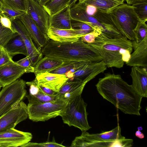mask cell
<instances>
[{
    "label": "cell",
    "mask_w": 147,
    "mask_h": 147,
    "mask_svg": "<svg viewBox=\"0 0 147 147\" xmlns=\"http://www.w3.org/2000/svg\"><path fill=\"white\" fill-rule=\"evenodd\" d=\"M95 86L98 92L104 99L124 113L140 115L143 97L120 75L105 73Z\"/></svg>",
    "instance_id": "obj_1"
},
{
    "label": "cell",
    "mask_w": 147,
    "mask_h": 147,
    "mask_svg": "<svg viewBox=\"0 0 147 147\" xmlns=\"http://www.w3.org/2000/svg\"><path fill=\"white\" fill-rule=\"evenodd\" d=\"M88 44L98 53L108 67H122L129 60L133 49L132 41L126 37L109 38L102 33L94 42Z\"/></svg>",
    "instance_id": "obj_2"
},
{
    "label": "cell",
    "mask_w": 147,
    "mask_h": 147,
    "mask_svg": "<svg viewBox=\"0 0 147 147\" xmlns=\"http://www.w3.org/2000/svg\"><path fill=\"white\" fill-rule=\"evenodd\" d=\"M41 52L45 56L65 61L94 62L102 60L97 51L81 38L74 42H60L49 39Z\"/></svg>",
    "instance_id": "obj_3"
},
{
    "label": "cell",
    "mask_w": 147,
    "mask_h": 147,
    "mask_svg": "<svg viewBox=\"0 0 147 147\" xmlns=\"http://www.w3.org/2000/svg\"><path fill=\"white\" fill-rule=\"evenodd\" d=\"M121 128L118 125L113 129L96 134H90L86 131L76 137L70 147H126L128 141L121 134Z\"/></svg>",
    "instance_id": "obj_4"
},
{
    "label": "cell",
    "mask_w": 147,
    "mask_h": 147,
    "mask_svg": "<svg viewBox=\"0 0 147 147\" xmlns=\"http://www.w3.org/2000/svg\"><path fill=\"white\" fill-rule=\"evenodd\" d=\"M87 106L81 94H79L68 100L59 116L61 117L63 123L69 126L77 127L82 132L86 131L91 128L87 120Z\"/></svg>",
    "instance_id": "obj_5"
},
{
    "label": "cell",
    "mask_w": 147,
    "mask_h": 147,
    "mask_svg": "<svg viewBox=\"0 0 147 147\" xmlns=\"http://www.w3.org/2000/svg\"><path fill=\"white\" fill-rule=\"evenodd\" d=\"M109 13L115 26L123 36L132 42L135 41L133 30L141 21L135 13L134 7L124 3Z\"/></svg>",
    "instance_id": "obj_6"
},
{
    "label": "cell",
    "mask_w": 147,
    "mask_h": 147,
    "mask_svg": "<svg viewBox=\"0 0 147 147\" xmlns=\"http://www.w3.org/2000/svg\"><path fill=\"white\" fill-rule=\"evenodd\" d=\"M68 101L59 94L57 98L52 101L39 104L28 103V117L34 121H44L59 116Z\"/></svg>",
    "instance_id": "obj_7"
},
{
    "label": "cell",
    "mask_w": 147,
    "mask_h": 147,
    "mask_svg": "<svg viewBox=\"0 0 147 147\" xmlns=\"http://www.w3.org/2000/svg\"><path fill=\"white\" fill-rule=\"evenodd\" d=\"M26 82L17 79L3 87L0 92V116L17 107L26 96Z\"/></svg>",
    "instance_id": "obj_8"
},
{
    "label": "cell",
    "mask_w": 147,
    "mask_h": 147,
    "mask_svg": "<svg viewBox=\"0 0 147 147\" xmlns=\"http://www.w3.org/2000/svg\"><path fill=\"white\" fill-rule=\"evenodd\" d=\"M70 14L72 20L86 24L109 38H115L118 35L119 31L113 24L102 23L94 17L88 14L83 4H75L70 7Z\"/></svg>",
    "instance_id": "obj_9"
},
{
    "label": "cell",
    "mask_w": 147,
    "mask_h": 147,
    "mask_svg": "<svg viewBox=\"0 0 147 147\" xmlns=\"http://www.w3.org/2000/svg\"><path fill=\"white\" fill-rule=\"evenodd\" d=\"M28 117L27 106L22 101L17 107L0 116V133L14 128Z\"/></svg>",
    "instance_id": "obj_10"
},
{
    "label": "cell",
    "mask_w": 147,
    "mask_h": 147,
    "mask_svg": "<svg viewBox=\"0 0 147 147\" xmlns=\"http://www.w3.org/2000/svg\"><path fill=\"white\" fill-rule=\"evenodd\" d=\"M11 20L13 28L24 41L27 49L28 56L35 67L37 63L42 58L41 48L36 47L26 27L18 18Z\"/></svg>",
    "instance_id": "obj_11"
},
{
    "label": "cell",
    "mask_w": 147,
    "mask_h": 147,
    "mask_svg": "<svg viewBox=\"0 0 147 147\" xmlns=\"http://www.w3.org/2000/svg\"><path fill=\"white\" fill-rule=\"evenodd\" d=\"M32 138L31 133L13 128L0 133V147H22Z\"/></svg>",
    "instance_id": "obj_12"
},
{
    "label": "cell",
    "mask_w": 147,
    "mask_h": 147,
    "mask_svg": "<svg viewBox=\"0 0 147 147\" xmlns=\"http://www.w3.org/2000/svg\"><path fill=\"white\" fill-rule=\"evenodd\" d=\"M27 13L42 31L46 34L49 27L50 16L43 6L35 0H27Z\"/></svg>",
    "instance_id": "obj_13"
},
{
    "label": "cell",
    "mask_w": 147,
    "mask_h": 147,
    "mask_svg": "<svg viewBox=\"0 0 147 147\" xmlns=\"http://www.w3.org/2000/svg\"><path fill=\"white\" fill-rule=\"evenodd\" d=\"M34 80L38 85L49 88L58 93L68 80L64 74L45 72L37 74Z\"/></svg>",
    "instance_id": "obj_14"
},
{
    "label": "cell",
    "mask_w": 147,
    "mask_h": 147,
    "mask_svg": "<svg viewBox=\"0 0 147 147\" xmlns=\"http://www.w3.org/2000/svg\"><path fill=\"white\" fill-rule=\"evenodd\" d=\"M28 73L25 68L18 65L14 61L0 66V84L2 87L16 81L25 73Z\"/></svg>",
    "instance_id": "obj_15"
},
{
    "label": "cell",
    "mask_w": 147,
    "mask_h": 147,
    "mask_svg": "<svg viewBox=\"0 0 147 147\" xmlns=\"http://www.w3.org/2000/svg\"><path fill=\"white\" fill-rule=\"evenodd\" d=\"M107 67L102 60L99 62H89L76 71L73 75V80H79L87 83L96 76L103 73Z\"/></svg>",
    "instance_id": "obj_16"
},
{
    "label": "cell",
    "mask_w": 147,
    "mask_h": 147,
    "mask_svg": "<svg viewBox=\"0 0 147 147\" xmlns=\"http://www.w3.org/2000/svg\"><path fill=\"white\" fill-rule=\"evenodd\" d=\"M18 18L26 27L38 47L41 48L44 47L50 39L47 35L42 31L27 13L22 15Z\"/></svg>",
    "instance_id": "obj_17"
},
{
    "label": "cell",
    "mask_w": 147,
    "mask_h": 147,
    "mask_svg": "<svg viewBox=\"0 0 147 147\" xmlns=\"http://www.w3.org/2000/svg\"><path fill=\"white\" fill-rule=\"evenodd\" d=\"M47 35L49 38L60 42H74L78 41L85 34L77 29H62L49 27Z\"/></svg>",
    "instance_id": "obj_18"
},
{
    "label": "cell",
    "mask_w": 147,
    "mask_h": 147,
    "mask_svg": "<svg viewBox=\"0 0 147 147\" xmlns=\"http://www.w3.org/2000/svg\"><path fill=\"white\" fill-rule=\"evenodd\" d=\"M130 74L131 85L135 91L142 97H147V71L144 67L133 66Z\"/></svg>",
    "instance_id": "obj_19"
},
{
    "label": "cell",
    "mask_w": 147,
    "mask_h": 147,
    "mask_svg": "<svg viewBox=\"0 0 147 147\" xmlns=\"http://www.w3.org/2000/svg\"><path fill=\"white\" fill-rule=\"evenodd\" d=\"M134 52L126 63L129 66H136L147 68V36L139 43L133 47Z\"/></svg>",
    "instance_id": "obj_20"
},
{
    "label": "cell",
    "mask_w": 147,
    "mask_h": 147,
    "mask_svg": "<svg viewBox=\"0 0 147 147\" xmlns=\"http://www.w3.org/2000/svg\"><path fill=\"white\" fill-rule=\"evenodd\" d=\"M70 9L69 6L60 12L50 16L49 27L62 29L73 28L71 25Z\"/></svg>",
    "instance_id": "obj_21"
},
{
    "label": "cell",
    "mask_w": 147,
    "mask_h": 147,
    "mask_svg": "<svg viewBox=\"0 0 147 147\" xmlns=\"http://www.w3.org/2000/svg\"><path fill=\"white\" fill-rule=\"evenodd\" d=\"M69 61H65L48 56L41 59L34 67L35 75L40 73L49 72Z\"/></svg>",
    "instance_id": "obj_22"
},
{
    "label": "cell",
    "mask_w": 147,
    "mask_h": 147,
    "mask_svg": "<svg viewBox=\"0 0 147 147\" xmlns=\"http://www.w3.org/2000/svg\"><path fill=\"white\" fill-rule=\"evenodd\" d=\"M124 0H79L78 3L92 5L100 11L109 13L119 5L124 3Z\"/></svg>",
    "instance_id": "obj_23"
},
{
    "label": "cell",
    "mask_w": 147,
    "mask_h": 147,
    "mask_svg": "<svg viewBox=\"0 0 147 147\" xmlns=\"http://www.w3.org/2000/svg\"><path fill=\"white\" fill-rule=\"evenodd\" d=\"M4 47L12 58L18 54L28 56L25 44L22 38L18 33L9 41Z\"/></svg>",
    "instance_id": "obj_24"
},
{
    "label": "cell",
    "mask_w": 147,
    "mask_h": 147,
    "mask_svg": "<svg viewBox=\"0 0 147 147\" xmlns=\"http://www.w3.org/2000/svg\"><path fill=\"white\" fill-rule=\"evenodd\" d=\"M70 0H51L43 6L50 16L61 11L69 6Z\"/></svg>",
    "instance_id": "obj_25"
},
{
    "label": "cell",
    "mask_w": 147,
    "mask_h": 147,
    "mask_svg": "<svg viewBox=\"0 0 147 147\" xmlns=\"http://www.w3.org/2000/svg\"><path fill=\"white\" fill-rule=\"evenodd\" d=\"M40 88L39 92L36 95H32L29 94L26 95L29 102L28 103L39 104L52 101L55 100L59 95L58 93L53 95L47 94Z\"/></svg>",
    "instance_id": "obj_26"
},
{
    "label": "cell",
    "mask_w": 147,
    "mask_h": 147,
    "mask_svg": "<svg viewBox=\"0 0 147 147\" xmlns=\"http://www.w3.org/2000/svg\"><path fill=\"white\" fill-rule=\"evenodd\" d=\"M146 22L140 21L133 30L135 40L132 42L133 47L143 40L147 36V25Z\"/></svg>",
    "instance_id": "obj_27"
},
{
    "label": "cell",
    "mask_w": 147,
    "mask_h": 147,
    "mask_svg": "<svg viewBox=\"0 0 147 147\" xmlns=\"http://www.w3.org/2000/svg\"><path fill=\"white\" fill-rule=\"evenodd\" d=\"M88 62H89L84 61H69L49 72L54 74H65L66 72L71 69L81 67Z\"/></svg>",
    "instance_id": "obj_28"
},
{
    "label": "cell",
    "mask_w": 147,
    "mask_h": 147,
    "mask_svg": "<svg viewBox=\"0 0 147 147\" xmlns=\"http://www.w3.org/2000/svg\"><path fill=\"white\" fill-rule=\"evenodd\" d=\"M11 9L16 11L27 13V0H3Z\"/></svg>",
    "instance_id": "obj_29"
},
{
    "label": "cell",
    "mask_w": 147,
    "mask_h": 147,
    "mask_svg": "<svg viewBox=\"0 0 147 147\" xmlns=\"http://www.w3.org/2000/svg\"><path fill=\"white\" fill-rule=\"evenodd\" d=\"M17 33L5 27L2 24L0 21V46L4 47Z\"/></svg>",
    "instance_id": "obj_30"
},
{
    "label": "cell",
    "mask_w": 147,
    "mask_h": 147,
    "mask_svg": "<svg viewBox=\"0 0 147 147\" xmlns=\"http://www.w3.org/2000/svg\"><path fill=\"white\" fill-rule=\"evenodd\" d=\"M84 82L87 83L79 80H68L62 86L58 93L61 95L69 93L74 90Z\"/></svg>",
    "instance_id": "obj_31"
},
{
    "label": "cell",
    "mask_w": 147,
    "mask_h": 147,
    "mask_svg": "<svg viewBox=\"0 0 147 147\" xmlns=\"http://www.w3.org/2000/svg\"><path fill=\"white\" fill-rule=\"evenodd\" d=\"M134 11L141 21H147V2H142L132 5Z\"/></svg>",
    "instance_id": "obj_32"
},
{
    "label": "cell",
    "mask_w": 147,
    "mask_h": 147,
    "mask_svg": "<svg viewBox=\"0 0 147 147\" xmlns=\"http://www.w3.org/2000/svg\"><path fill=\"white\" fill-rule=\"evenodd\" d=\"M0 11L8 16L11 20L19 18L26 13L12 10L5 3L3 0H0Z\"/></svg>",
    "instance_id": "obj_33"
},
{
    "label": "cell",
    "mask_w": 147,
    "mask_h": 147,
    "mask_svg": "<svg viewBox=\"0 0 147 147\" xmlns=\"http://www.w3.org/2000/svg\"><path fill=\"white\" fill-rule=\"evenodd\" d=\"M65 147L62 144L57 143L53 138L51 142L47 141L44 143H38L29 142L22 147Z\"/></svg>",
    "instance_id": "obj_34"
},
{
    "label": "cell",
    "mask_w": 147,
    "mask_h": 147,
    "mask_svg": "<svg viewBox=\"0 0 147 147\" xmlns=\"http://www.w3.org/2000/svg\"><path fill=\"white\" fill-rule=\"evenodd\" d=\"M15 62L18 65L26 69L28 73H34V67L28 56Z\"/></svg>",
    "instance_id": "obj_35"
},
{
    "label": "cell",
    "mask_w": 147,
    "mask_h": 147,
    "mask_svg": "<svg viewBox=\"0 0 147 147\" xmlns=\"http://www.w3.org/2000/svg\"><path fill=\"white\" fill-rule=\"evenodd\" d=\"M74 21L75 22L71 23L72 28L80 30L85 35L94 30L92 26L80 22Z\"/></svg>",
    "instance_id": "obj_36"
},
{
    "label": "cell",
    "mask_w": 147,
    "mask_h": 147,
    "mask_svg": "<svg viewBox=\"0 0 147 147\" xmlns=\"http://www.w3.org/2000/svg\"><path fill=\"white\" fill-rule=\"evenodd\" d=\"M13 61L5 47L0 46V66Z\"/></svg>",
    "instance_id": "obj_37"
},
{
    "label": "cell",
    "mask_w": 147,
    "mask_h": 147,
    "mask_svg": "<svg viewBox=\"0 0 147 147\" xmlns=\"http://www.w3.org/2000/svg\"><path fill=\"white\" fill-rule=\"evenodd\" d=\"M102 32L94 30L92 31L87 33L81 37L82 40L87 43L94 42L96 38Z\"/></svg>",
    "instance_id": "obj_38"
},
{
    "label": "cell",
    "mask_w": 147,
    "mask_h": 147,
    "mask_svg": "<svg viewBox=\"0 0 147 147\" xmlns=\"http://www.w3.org/2000/svg\"><path fill=\"white\" fill-rule=\"evenodd\" d=\"M0 21L2 24L5 27L9 28L15 32H16L13 27L10 19L2 12L0 13Z\"/></svg>",
    "instance_id": "obj_39"
},
{
    "label": "cell",
    "mask_w": 147,
    "mask_h": 147,
    "mask_svg": "<svg viewBox=\"0 0 147 147\" xmlns=\"http://www.w3.org/2000/svg\"><path fill=\"white\" fill-rule=\"evenodd\" d=\"M83 4L84 5L86 12L90 16H93L97 11L98 9L94 5Z\"/></svg>",
    "instance_id": "obj_40"
},
{
    "label": "cell",
    "mask_w": 147,
    "mask_h": 147,
    "mask_svg": "<svg viewBox=\"0 0 147 147\" xmlns=\"http://www.w3.org/2000/svg\"><path fill=\"white\" fill-rule=\"evenodd\" d=\"M38 86L41 89V90L47 94L50 95H53L57 93L49 88L43 86L39 85Z\"/></svg>",
    "instance_id": "obj_41"
},
{
    "label": "cell",
    "mask_w": 147,
    "mask_h": 147,
    "mask_svg": "<svg viewBox=\"0 0 147 147\" xmlns=\"http://www.w3.org/2000/svg\"><path fill=\"white\" fill-rule=\"evenodd\" d=\"M126 2L127 4L130 5H132L134 4L142 2H147V0H124Z\"/></svg>",
    "instance_id": "obj_42"
},
{
    "label": "cell",
    "mask_w": 147,
    "mask_h": 147,
    "mask_svg": "<svg viewBox=\"0 0 147 147\" xmlns=\"http://www.w3.org/2000/svg\"><path fill=\"white\" fill-rule=\"evenodd\" d=\"M135 136L140 139H143L144 137V134L140 131H136L135 133Z\"/></svg>",
    "instance_id": "obj_43"
},
{
    "label": "cell",
    "mask_w": 147,
    "mask_h": 147,
    "mask_svg": "<svg viewBox=\"0 0 147 147\" xmlns=\"http://www.w3.org/2000/svg\"><path fill=\"white\" fill-rule=\"evenodd\" d=\"M40 4L44 6L47 4L51 0H35Z\"/></svg>",
    "instance_id": "obj_44"
},
{
    "label": "cell",
    "mask_w": 147,
    "mask_h": 147,
    "mask_svg": "<svg viewBox=\"0 0 147 147\" xmlns=\"http://www.w3.org/2000/svg\"><path fill=\"white\" fill-rule=\"evenodd\" d=\"M78 0H70L69 6L70 7H71L75 4L76 3V2Z\"/></svg>",
    "instance_id": "obj_45"
},
{
    "label": "cell",
    "mask_w": 147,
    "mask_h": 147,
    "mask_svg": "<svg viewBox=\"0 0 147 147\" xmlns=\"http://www.w3.org/2000/svg\"><path fill=\"white\" fill-rule=\"evenodd\" d=\"M138 130L140 131L143 129V128L142 127L140 126L138 127Z\"/></svg>",
    "instance_id": "obj_46"
},
{
    "label": "cell",
    "mask_w": 147,
    "mask_h": 147,
    "mask_svg": "<svg viewBox=\"0 0 147 147\" xmlns=\"http://www.w3.org/2000/svg\"><path fill=\"white\" fill-rule=\"evenodd\" d=\"M2 87V85L1 84H0V90L1 88Z\"/></svg>",
    "instance_id": "obj_47"
},
{
    "label": "cell",
    "mask_w": 147,
    "mask_h": 147,
    "mask_svg": "<svg viewBox=\"0 0 147 147\" xmlns=\"http://www.w3.org/2000/svg\"><path fill=\"white\" fill-rule=\"evenodd\" d=\"M1 12H2L0 11V13Z\"/></svg>",
    "instance_id": "obj_48"
}]
</instances>
